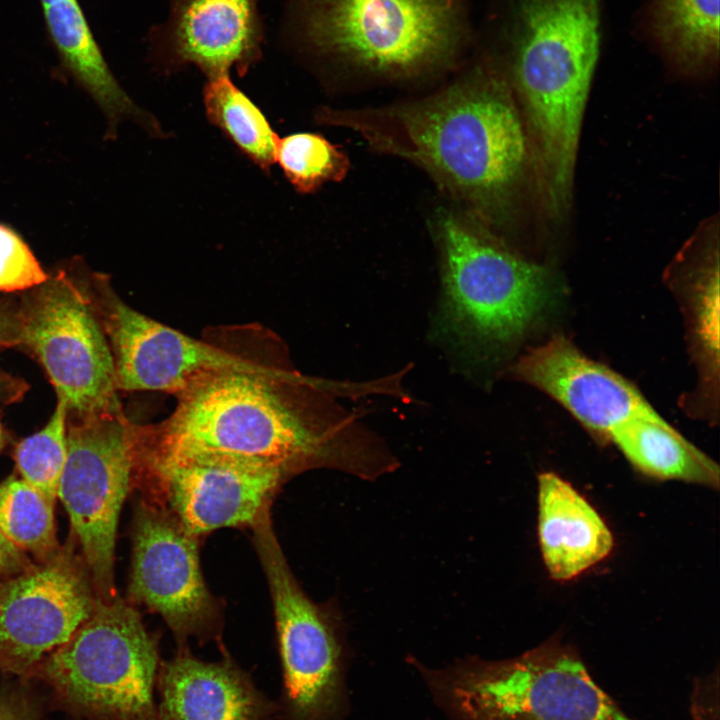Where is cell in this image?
I'll list each match as a JSON object with an SVG mask.
<instances>
[{
    "label": "cell",
    "instance_id": "1",
    "mask_svg": "<svg viewBox=\"0 0 720 720\" xmlns=\"http://www.w3.org/2000/svg\"><path fill=\"white\" fill-rule=\"evenodd\" d=\"M340 392L351 390L301 374L280 339L253 326L235 363L176 394L173 413L140 434L159 450L233 456L288 476L326 467L374 481L393 472L397 458L335 400Z\"/></svg>",
    "mask_w": 720,
    "mask_h": 720
},
{
    "label": "cell",
    "instance_id": "2",
    "mask_svg": "<svg viewBox=\"0 0 720 720\" xmlns=\"http://www.w3.org/2000/svg\"><path fill=\"white\" fill-rule=\"evenodd\" d=\"M317 119L415 163L489 219L504 218L533 175L513 90L492 67L477 68L421 101L367 111L325 109Z\"/></svg>",
    "mask_w": 720,
    "mask_h": 720
},
{
    "label": "cell",
    "instance_id": "3",
    "mask_svg": "<svg viewBox=\"0 0 720 720\" xmlns=\"http://www.w3.org/2000/svg\"><path fill=\"white\" fill-rule=\"evenodd\" d=\"M511 88L534 165L571 173L600 51V0H514Z\"/></svg>",
    "mask_w": 720,
    "mask_h": 720
},
{
    "label": "cell",
    "instance_id": "4",
    "mask_svg": "<svg viewBox=\"0 0 720 720\" xmlns=\"http://www.w3.org/2000/svg\"><path fill=\"white\" fill-rule=\"evenodd\" d=\"M279 35L302 53L410 75L450 60L466 30L456 0H286Z\"/></svg>",
    "mask_w": 720,
    "mask_h": 720
},
{
    "label": "cell",
    "instance_id": "5",
    "mask_svg": "<svg viewBox=\"0 0 720 720\" xmlns=\"http://www.w3.org/2000/svg\"><path fill=\"white\" fill-rule=\"evenodd\" d=\"M417 666L449 720H632L560 640L505 660Z\"/></svg>",
    "mask_w": 720,
    "mask_h": 720
},
{
    "label": "cell",
    "instance_id": "6",
    "mask_svg": "<svg viewBox=\"0 0 720 720\" xmlns=\"http://www.w3.org/2000/svg\"><path fill=\"white\" fill-rule=\"evenodd\" d=\"M439 325L470 356L507 346L535 323L555 296L552 273L445 214Z\"/></svg>",
    "mask_w": 720,
    "mask_h": 720
},
{
    "label": "cell",
    "instance_id": "7",
    "mask_svg": "<svg viewBox=\"0 0 720 720\" xmlns=\"http://www.w3.org/2000/svg\"><path fill=\"white\" fill-rule=\"evenodd\" d=\"M158 641L128 602L98 599L90 617L33 670L88 720H157Z\"/></svg>",
    "mask_w": 720,
    "mask_h": 720
},
{
    "label": "cell",
    "instance_id": "8",
    "mask_svg": "<svg viewBox=\"0 0 720 720\" xmlns=\"http://www.w3.org/2000/svg\"><path fill=\"white\" fill-rule=\"evenodd\" d=\"M272 597L283 688L279 720H344L345 631L336 603L316 604L294 577L270 514L253 527Z\"/></svg>",
    "mask_w": 720,
    "mask_h": 720
},
{
    "label": "cell",
    "instance_id": "9",
    "mask_svg": "<svg viewBox=\"0 0 720 720\" xmlns=\"http://www.w3.org/2000/svg\"><path fill=\"white\" fill-rule=\"evenodd\" d=\"M136 424L123 410L67 418V460L58 488L95 593L117 597L115 541L119 515L132 486Z\"/></svg>",
    "mask_w": 720,
    "mask_h": 720
},
{
    "label": "cell",
    "instance_id": "10",
    "mask_svg": "<svg viewBox=\"0 0 720 720\" xmlns=\"http://www.w3.org/2000/svg\"><path fill=\"white\" fill-rule=\"evenodd\" d=\"M36 288L16 315L18 337L43 366L67 418L121 411L113 355L90 295L64 272Z\"/></svg>",
    "mask_w": 720,
    "mask_h": 720
},
{
    "label": "cell",
    "instance_id": "11",
    "mask_svg": "<svg viewBox=\"0 0 720 720\" xmlns=\"http://www.w3.org/2000/svg\"><path fill=\"white\" fill-rule=\"evenodd\" d=\"M287 477L279 468L233 456L153 448L136 425L132 484L153 479L164 509L196 538L224 527H253Z\"/></svg>",
    "mask_w": 720,
    "mask_h": 720
},
{
    "label": "cell",
    "instance_id": "12",
    "mask_svg": "<svg viewBox=\"0 0 720 720\" xmlns=\"http://www.w3.org/2000/svg\"><path fill=\"white\" fill-rule=\"evenodd\" d=\"M90 295L113 355L118 391H159L174 395L211 372L235 363L252 327L217 328L196 339L124 303L97 279Z\"/></svg>",
    "mask_w": 720,
    "mask_h": 720
},
{
    "label": "cell",
    "instance_id": "13",
    "mask_svg": "<svg viewBox=\"0 0 720 720\" xmlns=\"http://www.w3.org/2000/svg\"><path fill=\"white\" fill-rule=\"evenodd\" d=\"M70 537L45 563L0 582V669L26 675L90 617L98 597Z\"/></svg>",
    "mask_w": 720,
    "mask_h": 720
},
{
    "label": "cell",
    "instance_id": "14",
    "mask_svg": "<svg viewBox=\"0 0 720 720\" xmlns=\"http://www.w3.org/2000/svg\"><path fill=\"white\" fill-rule=\"evenodd\" d=\"M128 595L162 616L179 648L190 636L216 633V603L202 576L197 538L145 500L135 511Z\"/></svg>",
    "mask_w": 720,
    "mask_h": 720
},
{
    "label": "cell",
    "instance_id": "15",
    "mask_svg": "<svg viewBox=\"0 0 720 720\" xmlns=\"http://www.w3.org/2000/svg\"><path fill=\"white\" fill-rule=\"evenodd\" d=\"M264 41L258 0H168L166 18L147 34L160 73L194 66L206 78L244 76L262 59Z\"/></svg>",
    "mask_w": 720,
    "mask_h": 720
},
{
    "label": "cell",
    "instance_id": "16",
    "mask_svg": "<svg viewBox=\"0 0 720 720\" xmlns=\"http://www.w3.org/2000/svg\"><path fill=\"white\" fill-rule=\"evenodd\" d=\"M510 371L602 438L609 439L614 428L631 418L657 413L630 381L587 357L564 336L530 349Z\"/></svg>",
    "mask_w": 720,
    "mask_h": 720
},
{
    "label": "cell",
    "instance_id": "17",
    "mask_svg": "<svg viewBox=\"0 0 720 720\" xmlns=\"http://www.w3.org/2000/svg\"><path fill=\"white\" fill-rule=\"evenodd\" d=\"M157 720H275L270 700L228 655L219 662L197 659L179 648L161 661L156 677Z\"/></svg>",
    "mask_w": 720,
    "mask_h": 720
},
{
    "label": "cell",
    "instance_id": "18",
    "mask_svg": "<svg viewBox=\"0 0 720 720\" xmlns=\"http://www.w3.org/2000/svg\"><path fill=\"white\" fill-rule=\"evenodd\" d=\"M538 537L550 576L567 581L605 559L613 536L597 511L552 472L538 478Z\"/></svg>",
    "mask_w": 720,
    "mask_h": 720
},
{
    "label": "cell",
    "instance_id": "19",
    "mask_svg": "<svg viewBox=\"0 0 720 720\" xmlns=\"http://www.w3.org/2000/svg\"><path fill=\"white\" fill-rule=\"evenodd\" d=\"M49 38L64 67L116 122L131 118L146 131L155 118L120 86L93 36L78 0H40Z\"/></svg>",
    "mask_w": 720,
    "mask_h": 720
},
{
    "label": "cell",
    "instance_id": "20",
    "mask_svg": "<svg viewBox=\"0 0 720 720\" xmlns=\"http://www.w3.org/2000/svg\"><path fill=\"white\" fill-rule=\"evenodd\" d=\"M611 440L643 474L719 487V467L658 413L640 415L614 428Z\"/></svg>",
    "mask_w": 720,
    "mask_h": 720
},
{
    "label": "cell",
    "instance_id": "21",
    "mask_svg": "<svg viewBox=\"0 0 720 720\" xmlns=\"http://www.w3.org/2000/svg\"><path fill=\"white\" fill-rule=\"evenodd\" d=\"M650 31L666 59L687 74L710 72L719 60V0H653Z\"/></svg>",
    "mask_w": 720,
    "mask_h": 720
},
{
    "label": "cell",
    "instance_id": "22",
    "mask_svg": "<svg viewBox=\"0 0 720 720\" xmlns=\"http://www.w3.org/2000/svg\"><path fill=\"white\" fill-rule=\"evenodd\" d=\"M203 102L208 120L263 171L275 163L279 137L255 103L230 75L207 78Z\"/></svg>",
    "mask_w": 720,
    "mask_h": 720
},
{
    "label": "cell",
    "instance_id": "23",
    "mask_svg": "<svg viewBox=\"0 0 720 720\" xmlns=\"http://www.w3.org/2000/svg\"><path fill=\"white\" fill-rule=\"evenodd\" d=\"M54 507L55 501L22 478L9 476L0 483V532L35 563H45L63 547L57 538Z\"/></svg>",
    "mask_w": 720,
    "mask_h": 720
},
{
    "label": "cell",
    "instance_id": "24",
    "mask_svg": "<svg viewBox=\"0 0 720 720\" xmlns=\"http://www.w3.org/2000/svg\"><path fill=\"white\" fill-rule=\"evenodd\" d=\"M275 162L297 192L317 191L330 181H341L349 170L347 155L322 135L297 132L279 138Z\"/></svg>",
    "mask_w": 720,
    "mask_h": 720
},
{
    "label": "cell",
    "instance_id": "25",
    "mask_svg": "<svg viewBox=\"0 0 720 720\" xmlns=\"http://www.w3.org/2000/svg\"><path fill=\"white\" fill-rule=\"evenodd\" d=\"M67 416L66 405L57 401L47 424L22 439L14 453L19 477L55 502L67 460Z\"/></svg>",
    "mask_w": 720,
    "mask_h": 720
},
{
    "label": "cell",
    "instance_id": "26",
    "mask_svg": "<svg viewBox=\"0 0 720 720\" xmlns=\"http://www.w3.org/2000/svg\"><path fill=\"white\" fill-rule=\"evenodd\" d=\"M707 252L694 275L693 320L695 339L704 359L713 369L718 367L719 350V264L718 252ZM717 371V369H715Z\"/></svg>",
    "mask_w": 720,
    "mask_h": 720
},
{
    "label": "cell",
    "instance_id": "27",
    "mask_svg": "<svg viewBox=\"0 0 720 720\" xmlns=\"http://www.w3.org/2000/svg\"><path fill=\"white\" fill-rule=\"evenodd\" d=\"M48 278L22 238L10 228L0 225V291L36 288Z\"/></svg>",
    "mask_w": 720,
    "mask_h": 720
},
{
    "label": "cell",
    "instance_id": "28",
    "mask_svg": "<svg viewBox=\"0 0 720 720\" xmlns=\"http://www.w3.org/2000/svg\"><path fill=\"white\" fill-rule=\"evenodd\" d=\"M34 564L26 553L9 542L0 532V580L16 576Z\"/></svg>",
    "mask_w": 720,
    "mask_h": 720
},
{
    "label": "cell",
    "instance_id": "29",
    "mask_svg": "<svg viewBox=\"0 0 720 720\" xmlns=\"http://www.w3.org/2000/svg\"><path fill=\"white\" fill-rule=\"evenodd\" d=\"M0 720H36L28 700L17 693L0 694Z\"/></svg>",
    "mask_w": 720,
    "mask_h": 720
},
{
    "label": "cell",
    "instance_id": "30",
    "mask_svg": "<svg viewBox=\"0 0 720 720\" xmlns=\"http://www.w3.org/2000/svg\"><path fill=\"white\" fill-rule=\"evenodd\" d=\"M20 344L16 319L0 312V349Z\"/></svg>",
    "mask_w": 720,
    "mask_h": 720
},
{
    "label": "cell",
    "instance_id": "31",
    "mask_svg": "<svg viewBox=\"0 0 720 720\" xmlns=\"http://www.w3.org/2000/svg\"><path fill=\"white\" fill-rule=\"evenodd\" d=\"M5 440H6V438H5V432H4L3 426H2V424H1V422H0V452H1V450L3 449V447H4V445H5Z\"/></svg>",
    "mask_w": 720,
    "mask_h": 720
},
{
    "label": "cell",
    "instance_id": "32",
    "mask_svg": "<svg viewBox=\"0 0 720 720\" xmlns=\"http://www.w3.org/2000/svg\"><path fill=\"white\" fill-rule=\"evenodd\" d=\"M1 581H2V580H0V582H1Z\"/></svg>",
    "mask_w": 720,
    "mask_h": 720
}]
</instances>
